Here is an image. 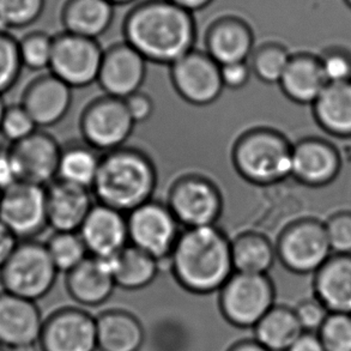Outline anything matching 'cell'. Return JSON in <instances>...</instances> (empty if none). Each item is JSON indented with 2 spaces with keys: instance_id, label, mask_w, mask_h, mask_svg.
I'll return each instance as SVG.
<instances>
[{
  "instance_id": "603a6c76",
  "label": "cell",
  "mask_w": 351,
  "mask_h": 351,
  "mask_svg": "<svg viewBox=\"0 0 351 351\" xmlns=\"http://www.w3.org/2000/svg\"><path fill=\"white\" fill-rule=\"evenodd\" d=\"M315 299L331 313L351 314V254H332L314 274Z\"/></svg>"
},
{
  "instance_id": "f5cc1de1",
  "label": "cell",
  "mask_w": 351,
  "mask_h": 351,
  "mask_svg": "<svg viewBox=\"0 0 351 351\" xmlns=\"http://www.w3.org/2000/svg\"><path fill=\"white\" fill-rule=\"evenodd\" d=\"M5 108H6V105H5L4 99H3V96H0V126H1V120H3Z\"/></svg>"
},
{
  "instance_id": "8d00e7d4",
  "label": "cell",
  "mask_w": 351,
  "mask_h": 351,
  "mask_svg": "<svg viewBox=\"0 0 351 351\" xmlns=\"http://www.w3.org/2000/svg\"><path fill=\"white\" fill-rule=\"evenodd\" d=\"M46 6V0H0V28H25L35 23Z\"/></svg>"
},
{
  "instance_id": "5bb4252c",
  "label": "cell",
  "mask_w": 351,
  "mask_h": 351,
  "mask_svg": "<svg viewBox=\"0 0 351 351\" xmlns=\"http://www.w3.org/2000/svg\"><path fill=\"white\" fill-rule=\"evenodd\" d=\"M62 145L51 133L36 130L8 147L17 181L47 187L57 180Z\"/></svg>"
},
{
  "instance_id": "5b68a950",
  "label": "cell",
  "mask_w": 351,
  "mask_h": 351,
  "mask_svg": "<svg viewBox=\"0 0 351 351\" xmlns=\"http://www.w3.org/2000/svg\"><path fill=\"white\" fill-rule=\"evenodd\" d=\"M58 272L46 243L23 240L0 269V285L6 293L35 302L52 290Z\"/></svg>"
},
{
  "instance_id": "74e56055",
  "label": "cell",
  "mask_w": 351,
  "mask_h": 351,
  "mask_svg": "<svg viewBox=\"0 0 351 351\" xmlns=\"http://www.w3.org/2000/svg\"><path fill=\"white\" fill-rule=\"evenodd\" d=\"M317 335L326 351H351V314L330 312Z\"/></svg>"
},
{
  "instance_id": "f546056e",
  "label": "cell",
  "mask_w": 351,
  "mask_h": 351,
  "mask_svg": "<svg viewBox=\"0 0 351 351\" xmlns=\"http://www.w3.org/2000/svg\"><path fill=\"white\" fill-rule=\"evenodd\" d=\"M100 154L84 142L66 144L62 147L57 180L91 191L100 168Z\"/></svg>"
},
{
  "instance_id": "bcb514c9",
  "label": "cell",
  "mask_w": 351,
  "mask_h": 351,
  "mask_svg": "<svg viewBox=\"0 0 351 351\" xmlns=\"http://www.w3.org/2000/svg\"><path fill=\"white\" fill-rule=\"evenodd\" d=\"M287 351H326L323 343L314 332H304L300 336L293 346Z\"/></svg>"
},
{
  "instance_id": "7a4b0ae2",
  "label": "cell",
  "mask_w": 351,
  "mask_h": 351,
  "mask_svg": "<svg viewBox=\"0 0 351 351\" xmlns=\"http://www.w3.org/2000/svg\"><path fill=\"white\" fill-rule=\"evenodd\" d=\"M169 271L191 293L221 290L235 272L232 240L217 226L182 229L169 256Z\"/></svg>"
},
{
  "instance_id": "c3c4849f",
  "label": "cell",
  "mask_w": 351,
  "mask_h": 351,
  "mask_svg": "<svg viewBox=\"0 0 351 351\" xmlns=\"http://www.w3.org/2000/svg\"><path fill=\"white\" fill-rule=\"evenodd\" d=\"M173 4L178 5L181 9L189 11L191 14L208 8L214 0H169Z\"/></svg>"
},
{
  "instance_id": "4fadbf2b",
  "label": "cell",
  "mask_w": 351,
  "mask_h": 351,
  "mask_svg": "<svg viewBox=\"0 0 351 351\" xmlns=\"http://www.w3.org/2000/svg\"><path fill=\"white\" fill-rule=\"evenodd\" d=\"M171 81L176 94L195 107L213 105L224 90L221 66L195 48L171 65Z\"/></svg>"
},
{
  "instance_id": "f6af8a7d",
  "label": "cell",
  "mask_w": 351,
  "mask_h": 351,
  "mask_svg": "<svg viewBox=\"0 0 351 351\" xmlns=\"http://www.w3.org/2000/svg\"><path fill=\"white\" fill-rule=\"evenodd\" d=\"M19 240L3 222H0V269L12 254Z\"/></svg>"
},
{
  "instance_id": "d4e9b609",
  "label": "cell",
  "mask_w": 351,
  "mask_h": 351,
  "mask_svg": "<svg viewBox=\"0 0 351 351\" xmlns=\"http://www.w3.org/2000/svg\"><path fill=\"white\" fill-rule=\"evenodd\" d=\"M278 86L285 97L295 104L313 105L328 83L319 58L308 53H300L290 58Z\"/></svg>"
},
{
  "instance_id": "60d3db41",
  "label": "cell",
  "mask_w": 351,
  "mask_h": 351,
  "mask_svg": "<svg viewBox=\"0 0 351 351\" xmlns=\"http://www.w3.org/2000/svg\"><path fill=\"white\" fill-rule=\"evenodd\" d=\"M328 242L335 254H351V213H339L325 224Z\"/></svg>"
},
{
  "instance_id": "52a82bcc",
  "label": "cell",
  "mask_w": 351,
  "mask_h": 351,
  "mask_svg": "<svg viewBox=\"0 0 351 351\" xmlns=\"http://www.w3.org/2000/svg\"><path fill=\"white\" fill-rule=\"evenodd\" d=\"M219 291L222 313L239 328H254L275 306V287L267 275L234 272Z\"/></svg>"
},
{
  "instance_id": "ba28073f",
  "label": "cell",
  "mask_w": 351,
  "mask_h": 351,
  "mask_svg": "<svg viewBox=\"0 0 351 351\" xmlns=\"http://www.w3.org/2000/svg\"><path fill=\"white\" fill-rule=\"evenodd\" d=\"M277 259L296 275L315 274L332 256L325 224L301 219L280 233L276 245Z\"/></svg>"
},
{
  "instance_id": "f907efd6",
  "label": "cell",
  "mask_w": 351,
  "mask_h": 351,
  "mask_svg": "<svg viewBox=\"0 0 351 351\" xmlns=\"http://www.w3.org/2000/svg\"><path fill=\"white\" fill-rule=\"evenodd\" d=\"M8 351H38L35 344H24V346H19V347L10 348Z\"/></svg>"
},
{
  "instance_id": "44dd1931",
  "label": "cell",
  "mask_w": 351,
  "mask_h": 351,
  "mask_svg": "<svg viewBox=\"0 0 351 351\" xmlns=\"http://www.w3.org/2000/svg\"><path fill=\"white\" fill-rule=\"evenodd\" d=\"M43 328L41 313L34 301L4 290L0 293V346L10 349L35 344Z\"/></svg>"
},
{
  "instance_id": "ab89813d",
  "label": "cell",
  "mask_w": 351,
  "mask_h": 351,
  "mask_svg": "<svg viewBox=\"0 0 351 351\" xmlns=\"http://www.w3.org/2000/svg\"><path fill=\"white\" fill-rule=\"evenodd\" d=\"M328 84L351 81V56L343 49H328L319 58Z\"/></svg>"
},
{
  "instance_id": "1f68e13d",
  "label": "cell",
  "mask_w": 351,
  "mask_h": 351,
  "mask_svg": "<svg viewBox=\"0 0 351 351\" xmlns=\"http://www.w3.org/2000/svg\"><path fill=\"white\" fill-rule=\"evenodd\" d=\"M304 331L294 309L274 306L254 326L256 342L270 351H287Z\"/></svg>"
},
{
  "instance_id": "d590c367",
  "label": "cell",
  "mask_w": 351,
  "mask_h": 351,
  "mask_svg": "<svg viewBox=\"0 0 351 351\" xmlns=\"http://www.w3.org/2000/svg\"><path fill=\"white\" fill-rule=\"evenodd\" d=\"M54 38L45 32H32L19 40V54L23 67L32 71L49 69Z\"/></svg>"
},
{
  "instance_id": "f35d334b",
  "label": "cell",
  "mask_w": 351,
  "mask_h": 351,
  "mask_svg": "<svg viewBox=\"0 0 351 351\" xmlns=\"http://www.w3.org/2000/svg\"><path fill=\"white\" fill-rule=\"evenodd\" d=\"M36 130H38L36 123L24 110L23 106L21 104L6 106L0 126V134L9 141L10 144L22 141Z\"/></svg>"
},
{
  "instance_id": "11a10c76",
  "label": "cell",
  "mask_w": 351,
  "mask_h": 351,
  "mask_svg": "<svg viewBox=\"0 0 351 351\" xmlns=\"http://www.w3.org/2000/svg\"><path fill=\"white\" fill-rule=\"evenodd\" d=\"M0 351H8L3 346H0Z\"/></svg>"
},
{
  "instance_id": "7c38bea8",
  "label": "cell",
  "mask_w": 351,
  "mask_h": 351,
  "mask_svg": "<svg viewBox=\"0 0 351 351\" xmlns=\"http://www.w3.org/2000/svg\"><path fill=\"white\" fill-rule=\"evenodd\" d=\"M102 57L97 40L64 32L54 38L48 70L72 89H82L97 82Z\"/></svg>"
},
{
  "instance_id": "277c9868",
  "label": "cell",
  "mask_w": 351,
  "mask_h": 351,
  "mask_svg": "<svg viewBox=\"0 0 351 351\" xmlns=\"http://www.w3.org/2000/svg\"><path fill=\"white\" fill-rule=\"evenodd\" d=\"M293 145L270 128H254L234 143L232 162L243 180L256 186L280 184L291 176Z\"/></svg>"
},
{
  "instance_id": "d6986e66",
  "label": "cell",
  "mask_w": 351,
  "mask_h": 351,
  "mask_svg": "<svg viewBox=\"0 0 351 351\" xmlns=\"http://www.w3.org/2000/svg\"><path fill=\"white\" fill-rule=\"evenodd\" d=\"M341 156L332 144L306 138L293 145L291 176L309 187H323L331 184L341 171Z\"/></svg>"
},
{
  "instance_id": "7402d4cb",
  "label": "cell",
  "mask_w": 351,
  "mask_h": 351,
  "mask_svg": "<svg viewBox=\"0 0 351 351\" xmlns=\"http://www.w3.org/2000/svg\"><path fill=\"white\" fill-rule=\"evenodd\" d=\"M90 190L53 181L47 186L48 227L54 232H78L94 206Z\"/></svg>"
},
{
  "instance_id": "8fae6325",
  "label": "cell",
  "mask_w": 351,
  "mask_h": 351,
  "mask_svg": "<svg viewBox=\"0 0 351 351\" xmlns=\"http://www.w3.org/2000/svg\"><path fill=\"white\" fill-rule=\"evenodd\" d=\"M0 222L19 241L36 240L49 228L47 187L16 181L0 193Z\"/></svg>"
},
{
  "instance_id": "e575fe53",
  "label": "cell",
  "mask_w": 351,
  "mask_h": 351,
  "mask_svg": "<svg viewBox=\"0 0 351 351\" xmlns=\"http://www.w3.org/2000/svg\"><path fill=\"white\" fill-rule=\"evenodd\" d=\"M23 69L19 40L0 28V96L14 89Z\"/></svg>"
},
{
  "instance_id": "db71d44e",
  "label": "cell",
  "mask_w": 351,
  "mask_h": 351,
  "mask_svg": "<svg viewBox=\"0 0 351 351\" xmlns=\"http://www.w3.org/2000/svg\"><path fill=\"white\" fill-rule=\"evenodd\" d=\"M344 3L347 4L348 8H350L351 9V0H344Z\"/></svg>"
},
{
  "instance_id": "7bdbcfd3",
  "label": "cell",
  "mask_w": 351,
  "mask_h": 351,
  "mask_svg": "<svg viewBox=\"0 0 351 351\" xmlns=\"http://www.w3.org/2000/svg\"><path fill=\"white\" fill-rule=\"evenodd\" d=\"M252 70L248 62H232L221 66L224 89L241 90L251 80Z\"/></svg>"
},
{
  "instance_id": "cb8c5ba5",
  "label": "cell",
  "mask_w": 351,
  "mask_h": 351,
  "mask_svg": "<svg viewBox=\"0 0 351 351\" xmlns=\"http://www.w3.org/2000/svg\"><path fill=\"white\" fill-rule=\"evenodd\" d=\"M69 293L77 302L97 306L110 299L115 280L112 261L88 256L86 261L67 274Z\"/></svg>"
},
{
  "instance_id": "816d5d0a",
  "label": "cell",
  "mask_w": 351,
  "mask_h": 351,
  "mask_svg": "<svg viewBox=\"0 0 351 351\" xmlns=\"http://www.w3.org/2000/svg\"><path fill=\"white\" fill-rule=\"evenodd\" d=\"M110 3L114 5H128L132 4L134 1H137V0H108Z\"/></svg>"
},
{
  "instance_id": "6da1fadb",
  "label": "cell",
  "mask_w": 351,
  "mask_h": 351,
  "mask_svg": "<svg viewBox=\"0 0 351 351\" xmlns=\"http://www.w3.org/2000/svg\"><path fill=\"white\" fill-rule=\"evenodd\" d=\"M125 43L147 62L173 65L195 49L193 14L169 0H147L136 5L123 21Z\"/></svg>"
},
{
  "instance_id": "ee69618b",
  "label": "cell",
  "mask_w": 351,
  "mask_h": 351,
  "mask_svg": "<svg viewBox=\"0 0 351 351\" xmlns=\"http://www.w3.org/2000/svg\"><path fill=\"white\" fill-rule=\"evenodd\" d=\"M123 101H125L128 113L136 125L145 123L154 115L155 104L152 97L143 91H137L132 95L126 97Z\"/></svg>"
},
{
  "instance_id": "8992f818",
  "label": "cell",
  "mask_w": 351,
  "mask_h": 351,
  "mask_svg": "<svg viewBox=\"0 0 351 351\" xmlns=\"http://www.w3.org/2000/svg\"><path fill=\"white\" fill-rule=\"evenodd\" d=\"M167 205L184 229L200 228L217 226L223 214L224 200L214 181L189 173L171 184Z\"/></svg>"
},
{
  "instance_id": "f1b7e54d",
  "label": "cell",
  "mask_w": 351,
  "mask_h": 351,
  "mask_svg": "<svg viewBox=\"0 0 351 351\" xmlns=\"http://www.w3.org/2000/svg\"><path fill=\"white\" fill-rule=\"evenodd\" d=\"M232 258L235 272L267 275L277 259V252L269 237L248 230L232 240Z\"/></svg>"
},
{
  "instance_id": "2e32d148",
  "label": "cell",
  "mask_w": 351,
  "mask_h": 351,
  "mask_svg": "<svg viewBox=\"0 0 351 351\" xmlns=\"http://www.w3.org/2000/svg\"><path fill=\"white\" fill-rule=\"evenodd\" d=\"M43 351H95L96 320L78 309H62L43 323L40 336Z\"/></svg>"
},
{
  "instance_id": "4dcf8cb0",
  "label": "cell",
  "mask_w": 351,
  "mask_h": 351,
  "mask_svg": "<svg viewBox=\"0 0 351 351\" xmlns=\"http://www.w3.org/2000/svg\"><path fill=\"white\" fill-rule=\"evenodd\" d=\"M112 261L115 285L126 290H139L152 285L160 272V263L154 256L128 245Z\"/></svg>"
},
{
  "instance_id": "d6a6232c",
  "label": "cell",
  "mask_w": 351,
  "mask_h": 351,
  "mask_svg": "<svg viewBox=\"0 0 351 351\" xmlns=\"http://www.w3.org/2000/svg\"><path fill=\"white\" fill-rule=\"evenodd\" d=\"M291 54L278 43H266L252 53V73L265 84H278L285 75Z\"/></svg>"
},
{
  "instance_id": "30bf717a",
  "label": "cell",
  "mask_w": 351,
  "mask_h": 351,
  "mask_svg": "<svg viewBox=\"0 0 351 351\" xmlns=\"http://www.w3.org/2000/svg\"><path fill=\"white\" fill-rule=\"evenodd\" d=\"M134 126L125 101L108 95L91 101L80 119L83 142L104 154L125 147Z\"/></svg>"
},
{
  "instance_id": "9c48e42d",
  "label": "cell",
  "mask_w": 351,
  "mask_h": 351,
  "mask_svg": "<svg viewBox=\"0 0 351 351\" xmlns=\"http://www.w3.org/2000/svg\"><path fill=\"white\" fill-rule=\"evenodd\" d=\"M128 227L130 245L158 261L169 259L182 232L167 203L155 199L128 214Z\"/></svg>"
},
{
  "instance_id": "9a60e30c",
  "label": "cell",
  "mask_w": 351,
  "mask_h": 351,
  "mask_svg": "<svg viewBox=\"0 0 351 351\" xmlns=\"http://www.w3.org/2000/svg\"><path fill=\"white\" fill-rule=\"evenodd\" d=\"M147 62L128 43L114 45L104 52L97 83L105 95L125 100L141 91L147 77Z\"/></svg>"
},
{
  "instance_id": "b9f144b4",
  "label": "cell",
  "mask_w": 351,
  "mask_h": 351,
  "mask_svg": "<svg viewBox=\"0 0 351 351\" xmlns=\"http://www.w3.org/2000/svg\"><path fill=\"white\" fill-rule=\"evenodd\" d=\"M294 311L304 332H318L330 314L328 308L315 298L300 302Z\"/></svg>"
},
{
  "instance_id": "e0dca14e",
  "label": "cell",
  "mask_w": 351,
  "mask_h": 351,
  "mask_svg": "<svg viewBox=\"0 0 351 351\" xmlns=\"http://www.w3.org/2000/svg\"><path fill=\"white\" fill-rule=\"evenodd\" d=\"M78 234L89 256L110 261L130 245L128 215L95 203Z\"/></svg>"
},
{
  "instance_id": "7dc6e473",
  "label": "cell",
  "mask_w": 351,
  "mask_h": 351,
  "mask_svg": "<svg viewBox=\"0 0 351 351\" xmlns=\"http://www.w3.org/2000/svg\"><path fill=\"white\" fill-rule=\"evenodd\" d=\"M17 181L8 149L0 150V191H4Z\"/></svg>"
},
{
  "instance_id": "ac0fdd59",
  "label": "cell",
  "mask_w": 351,
  "mask_h": 351,
  "mask_svg": "<svg viewBox=\"0 0 351 351\" xmlns=\"http://www.w3.org/2000/svg\"><path fill=\"white\" fill-rule=\"evenodd\" d=\"M72 90L51 72L43 73L25 86L21 105L38 128H53L64 120L71 108Z\"/></svg>"
},
{
  "instance_id": "3957f363",
  "label": "cell",
  "mask_w": 351,
  "mask_h": 351,
  "mask_svg": "<svg viewBox=\"0 0 351 351\" xmlns=\"http://www.w3.org/2000/svg\"><path fill=\"white\" fill-rule=\"evenodd\" d=\"M157 169L152 157L137 147H119L101 157L91 189L96 203L128 215L154 199Z\"/></svg>"
},
{
  "instance_id": "681fc988",
  "label": "cell",
  "mask_w": 351,
  "mask_h": 351,
  "mask_svg": "<svg viewBox=\"0 0 351 351\" xmlns=\"http://www.w3.org/2000/svg\"><path fill=\"white\" fill-rule=\"evenodd\" d=\"M229 351H270L266 348L263 347L261 344L253 341V342H242L237 344L235 347L232 348Z\"/></svg>"
},
{
  "instance_id": "484cf974",
  "label": "cell",
  "mask_w": 351,
  "mask_h": 351,
  "mask_svg": "<svg viewBox=\"0 0 351 351\" xmlns=\"http://www.w3.org/2000/svg\"><path fill=\"white\" fill-rule=\"evenodd\" d=\"M114 19V5L108 0H66L62 10V23L66 33L97 40L110 29Z\"/></svg>"
},
{
  "instance_id": "ffe728a7",
  "label": "cell",
  "mask_w": 351,
  "mask_h": 351,
  "mask_svg": "<svg viewBox=\"0 0 351 351\" xmlns=\"http://www.w3.org/2000/svg\"><path fill=\"white\" fill-rule=\"evenodd\" d=\"M254 51L251 25L237 16H223L210 24L205 34V52L219 66L247 62Z\"/></svg>"
},
{
  "instance_id": "4316f807",
  "label": "cell",
  "mask_w": 351,
  "mask_h": 351,
  "mask_svg": "<svg viewBox=\"0 0 351 351\" xmlns=\"http://www.w3.org/2000/svg\"><path fill=\"white\" fill-rule=\"evenodd\" d=\"M312 106L324 131L335 137H351V81L328 84Z\"/></svg>"
},
{
  "instance_id": "836d02e7",
  "label": "cell",
  "mask_w": 351,
  "mask_h": 351,
  "mask_svg": "<svg viewBox=\"0 0 351 351\" xmlns=\"http://www.w3.org/2000/svg\"><path fill=\"white\" fill-rule=\"evenodd\" d=\"M46 247L57 270L66 275L89 256L78 232H54Z\"/></svg>"
},
{
  "instance_id": "9f6ffc18",
  "label": "cell",
  "mask_w": 351,
  "mask_h": 351,
  "mask_svg": "<svg viewBox=\"0 0 351 351\" xmlns=\"http://www.w3.org/2000/svg\"><path fill=\"white\" fill-rule=\"evenodd\" d=\"M0 193H1V191H0Z\"/></svg>"
},
{
  "instance_id": "83f0119b",
  "label": "cell",
  "mask_w": 351,
  "mask_h": 351,
  "mask_svg": "<svg viewBox=\"0 0 351 351\" xmlns=\"http://www.w3.org/2000/svg\"><path fill=\"white\" fill-rule=\"evenodd\" d=\"M97 349L100 351H138L144 341L141 324L131 314L107 312L96 319Z\"/></svg>"
}]
</instances>
